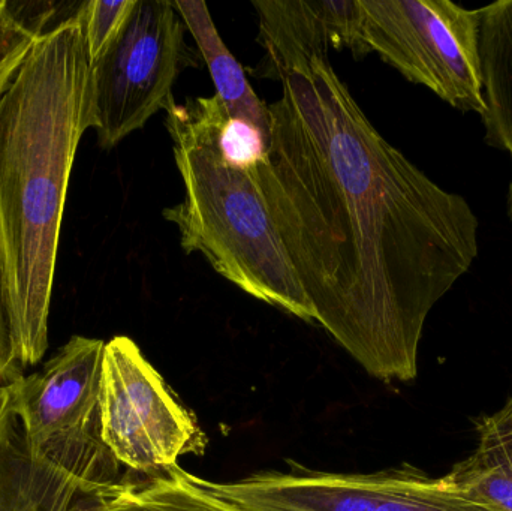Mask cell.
<instances>
[{
	"label": "cell",
	"mask_w": 512,
	"mask_h": 511,
	"mask_svg": "<svg viewBox=\"0 0 512 511\" xmlns=\"http://www.w3.org/2000/svg\"><path fill=\"white\" fill-rule=\"evenodd\" d=\"M23 366L15 351L14 338L9 326L5 296H3L2 270H0V386H11L23 378Z\"/></svg>",
	"instance_id": "e0dca14e"
},
{
	"label": "cell",
	"mask_w": 512,
	"mask_h": 511,
	"mask_svg": "<svg viewBox=\"0 0 512 511\" xmlns=\"http://www.w3.org/2000/svg\"><path fill=\"white\" fill-rule=\"evenodd\" d=\"M104 347L101 339L72 336L42 369L12 384L14 414L30 450L71 474L83 492L122 479L101 438Z\"/></svg>",
	"instance_id": "277c9868"
},
{
	"label": "cell",
	"mask_w": 512,
	"mask_h": 511,
	"mask_svg": "<svg viewBox=\"0 0 512 511\" xmlns=\"http://www.w3.org/2000/svg\"><path fill=\"white\" fill-rule=\"evenodd\" d=\"M258 42L264 48L259 75L285 80L318 62L331 50L367 56L358 0H254Z\"/></svg>",
	"instance_id": "9c48e42d"
},
{
	"label": "cell",
	"mask_w": 512,
	"mask_h": 511,
	"mask_svg": "<svg viewBox=\"0 0 512 511\" xmlns=\"http://www.w3.org/2000/svg\"><path fill=\"white\" fill-rule=\"evenodd\" d=\"M258 182L330 333L382 381L417 377L433 306L478 257V218L391 146L330 62L282 81Z\"/></svg>",
	"instance_id": "6da1fadb"
},
{
	"label": "cell",
	"mask_w": 512,
	"mask_h": 511,
	"mask_svg": "<svg viewBox=\"0 0 512 511\" xmlns=\"http://www.w3.org/2000/svg\"><path fill=\"white\" fill-rule=\"evenodd\" d=\"M474 455L456 465L447 480L489 511H512V411L505 407L481 423Z\"/></svg>",
	"instance_id": "5bb4252c"
},
{
	"label": "cell",
	"mask_w": 512,
	"mask_h": 511,
	"mask_svg": "<svg viewBox=\"0 0 512 511\" xmlns=\"http://www.w3.org/2000/svg\"><path fill=\"white\" fill-rule=\"evenodd\" d=\"M137 0H87L81 2L77 17L83 29L90 63H95L108 50L125 26Z\"/></svg>",
	"instance_id": "9a60e30c"
},
{
	"label": "cell",
	"mask_w": 512,
	"mask_h": 511,
	"mask_svg": "<svg viewBox=\"0 0 512 511\" xmlns=\"http://www.w3.org/2000/svg\"><path fill=\"white\" fill-rule=\"evenodd\" d=\"M101 438L120 467L155 474L206 449V435L128 336L105 342Z\"/></svg>",
	"instance_id": "52a82bcc"
},
{
	"label": "cell",
	"mask_w": 512,
	"mask_h": 511,
	"mask_svg": "<svg viewBox=\"0 0 512 511\" xmlns=\"http://www.w3.org/2000/svg\"><path fill=\"white\" fill-rule=\"evenodd\" d=\"M185 23L171 0H137L125 26L90 71L93 129L104 149L174 102L182 69L195 66Z\"/></svg>",
	"instance_id": "8992f818"
},
{
	"label": "cell",
	"mask_w": 512,
	"mask_h": 511,
	"mask_svg": "<svg viewBox=\"0 0 512 511\" xmlns=\"http://www.w3.org/2000/svg\"><path fill=\"white\" fill-rule=\"evenodd\" d=\"M213 494L246 511H489L451 485L414 468L340 474L289 464L236 482L204 480Z\"/></svg>",
	"instance_id": "ba28073f"
},
{
	"label": "cell",
	"mask_w": 512,
	"mask_h": 511,
	"mask_svg": "<svg viewBox=\"0 0 512 511\" xmlns=\"http://www.w3.org/2000/svg\"><path fill=\"white\" fill-rule=\"evenodd\" d=\"M358 2L369 53L456 110L484 116L480 9L448 0Z\"/></svg>",
	"instance_id": "5b68a950"
},
{
	"label": "cell",
	"mask_w": 512,
	"mask_h": 511,
	"mask_svg": "<svg viewBox=\"0 0 512 511\" xmlns=\"http://www.w3.org/2000/svg\"><path fill=\"white\" fill-rule=\"evenodd\" d=\"M38 39L9 14L5 0H0V98L11 87Z\"/></svg>",
	"instance_id": "2e32d148"
},
{
	"label": "cell",
	"mask_w": 512,
	"mask_h": 511,
	"mask_svg": "<svg viewBox=\"0 0 512 511\" xmlns=\"http://www.w3.org/2000/svg\"><path fill=\"white\" fill-rule=\"evenodd\" d=\"M165 126L185 198L165 209L164 218L179 230L185 254L203 255L218 275L259 302L315 323L259 188L265 135L231 117L216 95L173 102Z\"/></svg>",
	"instance_id": "3957f363"
},
{
	"label": "cell",
	"mask_w": 512,
	"mask_h": 511,
	"mask_svg": "<svg viewBox=\"0 0 512 511\" xmlns=\"http://www.w3.org/2000/svg\"><path fill=\"white\" fill-rule=\"evenodd\" d=\"M14 395L11 386H0V444L5 440L14 422Z\"/></svg>",
	"instance_id": "ac0fdd59"
},
{
	"label": "cell",
	"mask_w": 512,
	"mask_h": 511,
	"mask_svg": "<svg viewBox=\"0 0 512 511\" xmlns=\"http://www.w3.org/2000/svg\"><path fill=\"white\" fill-rule=\"evenodd\" d=\"M92 494L102 511H246L213 494L204 479L179 465L149 476L125 474Z\"/></svg>",
	"instance_id": "4fadbf2b"
},
{
	"label": "cell",
	"mask_w": 512,
	"mask_h": 511,
	"mask_svg": "<svg viewBox=\"0 0 512 511\" xmlns=\"http://www.w3.org/2000/svg\"><path fill=\"white\" fill-rule=\"evenodd\" d=\"M80 483L30 450L17 417L0 444V511H68Z\"/></svg>",
	"instance_id": "30bf717a"
},
{
	"label": "cell",
	"mask_w": 512,
	"mask_h": 511,
	"mask_svg": "<svg viewBox=\"0 0 512 511\" xmlns=\"http://www.w3.org/2000/svg\"><path fill=\"white\" fill-rule=\"evenodd\" d=\"M90 71L74 17L35 42L0 98V270L23 368L38 365L48 348L69 179L81 138L93 128Z\"/></svg>",
	"instance_id": "7a4b0ae2"
},
{
	"label": "cell",
	"mask_w": 512,
	"mask_h": 511,
	"mask_svg": "<svg viewBox=\"0 0 512 511\" xmlns=\"http://www.w3.org/2000/svg\"><path fill=\"white\" fill-rule=\"evenodd\" d=\"M507 405H508V407H510V408H511V411H512V399H511V401H510V402H508V404H507Z\"/></svg>",
	"instance_id": "ffe728a7"
},
{
	"label": "cell",
	"mask_w": 512,
	"mask_h": 511,
	"mask_svg": "<svg viewBox=\"0 0 512 511\" xmlns=\"http://www.w3.org/2000/svg\"><path fill=\"white\" fill-rule=\"evenodd\" d=\"M480 14L486 141L489 146L510 153L512 161V0L484 6ZM508 213L512 221V180Z\"/></svg>",
	"instance_id": "8fae6325"
},
{
	"label": "cell",
	"mask_w": 512,
	"mask_h": 511,
	"mask_svg": "<svg viewBox=\"0 0 512 511\" xmlns=\"http://www.w3.org/2000/svg\"><path fill=\"white\" fill-rule=\"evenodd\" d=\"M68 511H102L101 507L96 503L95 497H93L90 491H80L75 495L72 500L71 506Z\"/></svg>",
	"instance_id": "d6986e66"
},
{
	"label": "cell",
	"mask_w": 512,
	"mask_h": 511,
	"mask_svg": "<svg viewBox=\"0 0 512 511\" xmlns=\"http://www.w3.org/2000/svg\"><path fill=\"white\" fill-rule=\"evenodd\" d=\"M179 12L186 29L192 33L198 51L209 66L216 96L234 119L251 123L267 137L270 143L271 114L249 84L242 68L230 48L222 41L209 6L201 0H171Z\"/></svg>",
	"instance_id": "7c38bea8"
}]
</instances>
